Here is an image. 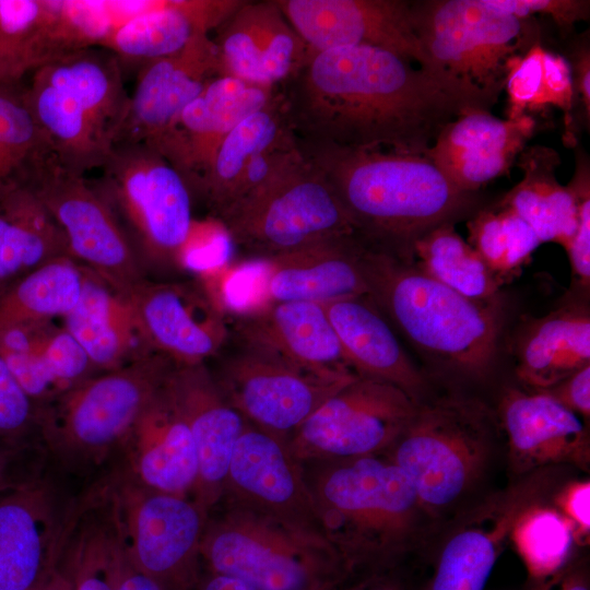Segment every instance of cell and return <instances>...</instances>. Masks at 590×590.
<instances>
[{
	"mask_svg": "<svg viewBox=\"0 0 590 590\" xmlns=\"http://www.w3.org/2000/svg\"><path fill=\"white\" fill-rule=\"evenodd\" d=\"M295 137L363 151L426 154L440 130L492 96L369 46L311 52L280 86Z\"/></svg>",
	"mask_w": 590,
	"mask_h": 590,
	"instance_id": "obj_1",
	"label": "cell"
},
{
	"mask_svg": "<svg viewBox=\"0 0 590 590\" xmlns=\"http://www.w3.org/2000/svg\"><path fill=\"white\" fill-rule=\"evenodd\" d=\"M296 138V137H295ZM299 151L327 177L369 245L410 259L413 243L475 203L426 154L363 151L296 138Z\"/></svg>",
	"mask_w": 590,
	"mask_h": 590,
	"instance_id": "obj_2",
	"label": "cell"
},
{
	"mask_svg": "<svg viewBox=\"0 0 590 590\" xmlns=\"http://www.w3.org/2000/svg\"><path fill=\"white\" fill-rule=\"evenodd\" d=\"M310 462L304 474L321 532L354 575L394 569L430 518L409 476L384 453Z\"/></svg>",
	"mask_w": 590,
	"mask_h": 590,
	"instance_id": "obj_3",
	"label": "cell"
},
{
	"mask_svg": "<svg viewBox=\"0 0 590 590\" xmlns=\"http://www.w3.org/2000/svg\"><path fill=\"white\" fill-rule=\"evenodd\" d=\"M363 268L368 296L418 350L470 377L489 371L504 320L499 296L469 298L369 244Z\"/></svg>",
	"mask_w": 590,
	"mask_h": 590,
	"instance_id": "obj_4",
	"label": "cell"
},
{
	"mask_svg": "<svg viewBox=\"0 0 590 590\" xmlns=\"http://www.w3.org/2000/svg\"><path fill=\"white\" fill-rule=\"evenodd\" d=\"M220 502L200 543L206 573L255 590H335L356 577L319 530L231 498Z\"/></svg>",
	"mask_w": 590,
	"mask_h": 590,
	"instance_id": "obj_5",
	"label": "cell"
},
{
	"mask_svg": "<svg viewBox=\"0 0 590 590\" xmlns=\"http://www.w3.org/2000/svg\"><path fill=\"white\" fill-rule=\"evenodd\" d=\"M176 364L161 353L97 373L38 408V440L64 471L84 474L116 456Z\"/></svg>",
	"mask_w": 590,
	"mask_h": 590,
	"instance_id": "obj_6",
	"label": "cell"
},
{
	"mask_svg": "<svg viewBox=\"0 0 590 590\" xmlns=\"http://www.w3.org/2000/svg\"><path fill=\"white\" fill-rule=\"evenodd\" d=\"M92 180L146 274L184 268L193 235L192 194L182 176L145 143L116 144Z\"/></svg>",
	"mask_w": 590,
	"mask_h": 590,
	"instance_id": "obj_7",
	"label": "cell"
},
{
	"mask_svg": "<svg viewBox=\"0 0 590 590\" xmlns=\"http://www.w3.org/2000/svg\"><path fill=\"white\" fill-rule=\"evenodd\" d=\"M216 221L241 252L264 261L329 237L356 233L324 174L298 146Z\"/></svg>",
	"mask_w": 590,
	"mask_h": 590,
	"instance_id": "obj_8",
	"label": "cell"
},
{
	"mask_svg": "<svg viewBox=\"0 0 590 590\" xmlns=\"http://www.w3.org/2000/svg\"><path fill=\"white\" fill-rule=\"evenodd\" d=\"M494 417L481 401L446 397L417 404L384 455L413 483L432 517L459 502L479 481L494 447Z\"/></svg>",
	"mask_w": 590,
	"mask_h": 590,
	"instance_id": "obj_9",
	"label": "cell"
},
{
	"mask_svg": "<svg viewBox=\"0 0 590 590\" xmlns=\"http://www.w3.org/2000/svg\"><path fill=\"white\" fill-rule=\"evenodd\" d=\"M212 361L208 367L229 404L249 424L287 440L328 398L358 376L307 370L233 332Z\"/></svg>",
	"mask_w": 590,
	"mask_h": 590,
	"instance_id": "obj_10",
	"label": "cell"
},
{
	"mask_svg": "<svg viewBox=\"0 0 590 590\" xmlns=\"http://www.w3.org/2000/svg\"><path fill=\"white\" fill-rule=\"evenodd\" d=\"M411 13L435 70L498 99L510 61L523 54L529 19L496 10L485 0L411 2Z\"/></svg>",
	"mask_w": 590,
	"mask_h": 590,
	"instance_id": "obj_11",
	"label": "cell"
},
{
	"mask_svg": "<svg viewBox=\"0 0 590 590\" xmlns=\"http://www.w3.org/2000/svg\"><path fill=\"white\" fill-rule=\"evenodd\" d=\"M106 476L128 562L167 590H194L209 511L192 497L150 489L115 468Z\"/></svg>",
	"mask_w": 590,
	"mask_h": 590,
	"instance_id": "obj_12",
	"label": "cell"
},
{
	"mask_svg": "<svg viewBox=\"0 0 590 590\" xmlns=\"http://www.w3.org/2000/svg\"><path fill=\"white\" fill-rule=\"evenodd\" d=\"M417 404L400 387L358 375L328 398L288 445L302 462L381 455L409 425Z\"/></svg>",
	"mask_w": 590,
	"mask_h": 590,
	"instance_id": "obj_13",
	"label": "cell"
},
{
	"mask_svg": "<svg viewBox=\"0 0 590 590\" xmlns=\"http://www.w3.org/2000/svg\"><path fill=\"white\" fill-rule=\"evenodd\" d=\"M31 188L62 229L72 259L126 296L149 279L114 212L85 175L55 160Z\"/></svg>",
	"mask_w": 590,
	"mask_h": 590,
	"instance_id": "obj_14",
	"label": "cell"
},
{
	"mask_svg": "<svg viewBox=\"0 0 590 590\" xmlns=\"http://www.w3.org/2000/svg\"><path fill=\"white\" fill-rule=\"evenodd\" d=\"M128 297L152 349L176 365L208 363L229 338L226 305L200 279H148Z\"/></svg>",
	"mask_w": 590,
	"mask_h": 590,
	"instance_id": "obj_15",
	"label": "cell"
},
{
	"mask_svg": "<svg viewBox=\"0 0 590 590\" xmlns=\"http://www.w3.org/2000/svg\"><path fill=\"white\" fill-rule=\"evenodd\" d=\"M275 1L311 52L341 47L369 46L394 52L424 68L437 71L432 66L415 32L411 2L401 0Z\"/></svg>",
	"mask_w": 590,
	"mask_h": 590,
	"instance_id": "obj_16",
	"label": "cell"
},
{
	"mask_svg": "<svg viewBox=\"0 0 590 590\" xmlns=\"http://www.w3.org/2000/svg\"><path fill=\"white\" fill-rule=\"evenodd\" d=\"M547 482L531 474L465 514L442 543L423 590H484L516 523L541 503Z\"/></svg>",
	"mask_w": 590,
	"mask_h": 590,
	"instance_id": "obj_17",
	"label": "cell"
},
{
	"mask_svg": "<svg viewBox=\"0 0 590 590\" xmlns=\"http://www.w3.org/2000/svg\"><path fill=\"white\" fill-rule=\"evenodd\" d=\"M279 90L235 76H215L152 148L182 176L193 194L224 138L270 103Z\"/></svg>",
	"mask_w": 590,
	"mask_h": 590,
	"instance_id": "obj_18",
	"label": "cell"
},
{
	"mask_svg": "<svg viewBox=\"0 0 590 590\" xmlns=\"http://www.w3.org/2000/svg\"><path fill=\"white\" fill-rule=\"evenodd\" d=\"M222 497L321 532L303 463L288 440L249 423L234 447Z\"/></svg>",
	"mask_w": 590,
	"mask_h": 590,
	"instance_id": "obj_19",
	"label": "cell"
},
{
	"mask_svg": "<svg viewBox=\"0 0 590 590\" xmlns=\"http://www.w3.org/2000/svg\"><path fill=\"white\" fill-rule=\"evenodd\" d=\"M214 31L220 75L280 87L311 54L275 0H244Z\"/></svg>",
	"mask_w": 590,
	"mask_h": 590,
	"instance_id": "obj_20",
	"label": "cell"
},
{
	"mask_svg": "<svg viewBox=\"0 0 590 590\" xmlns=\"http://www.w3.org/2000/svg\"><path fill=\"white\" fill-rule=\"evenodd\" d=\"M68 506L42 476L0 492V590L40 588L57 563Z\"/></svg>",
	"mask_w": 590,
	"mask_h": 590,
	"instance_id": "obj_21",
	"label": "cell"
},
{
	"mask_svg": "<svg viewBox=\"0 0 590 590\" xmlns=\"http://www.w3.org/2000/svg\"><path fill=\"white\" fill-rule=\"evenodd\" d=\"M169 377L123 439L115 469L150 489L191 497L199 477L198 453Z\"/></svg>",
	"mask_w": 590,
	"mask_h": 590,
	"instance_id": "obj_22",
	"label": "cell"
},
{
	"mask_svg": "<svg viewBox=\"0 0 590 590\" xmlns=\"http://www.w3.org/2000/svg\"><path fill=\"white\" fill-rule=\"evenodd\" d=\"M219 75L216 51L209 34L196 36L172 56L141 66L116 144H156L182 109Z\"/></svg>",
	"mask_w": 590,
	"mask_h": 590,
	"instance_id": "obj_23",
	"label": "cell"
},
{
	"mask_svg": "<svg viewBox=\"0 0 590 590\" xmlns=\"http://www.w3.org/2000/svg\"><path fill=\"white\" fill-rule=\"evenodd\" d=\"M535 128L532 116L502 119L483 108L447 123L426 155L458 190L475 193L508 173Z\"/></svg>",
	"mask_w": 590,
	"mask_h": 590,
	"instance_id": "obj_24",
	"label": "cell"
},
{
	"mask_svg": "<svg viewBox=\"0 0 590 590\" xmlns=\"http://www.w3.org/2000/svg\"><path fill=\"white\" fill-rule=\"evenodd\" d=\"M169 386L198 453L199 477L191 497L210 511L223 496L234 447L248 422L222 394L206 363L176 365Z\"/></svg>",
	"mask_w": 590,
	"mask_h": 590,
	"instance_id": "obj_25",
	"label": "cell"
},
{
	"mask_svg": "<svg viewBox=\"0 0 590 590\" xmlns=\"http://www.w3.org/2000/svg\"><path fill=\"white\" fill-rule=\"evenodd\" d=\"M367 243L356 233L329 237L267 262V303L334 300L368 296L363 268Z\"/></svg>",
	"mask_w": 590,
	"mask_h": 590,
	"instance_id": "obj_26",
	"label": "cell"
},
{
	"mask_svg": "<svg viewBox=\"0 0 590 590\" xmlns=\"http://www.w3.org/2000/svg\"><path fill=\"white\" fill-rule=\"evenodd\" d=\"M499 414L516 473L559 463L586 468L589 434L579 416L542 390L505 392Z\"/></svg>",
	"mask_w": 590,
	"mask_h": 590,
	"instance_id": "obj_27",
	"label": "cell"
},
{
	"mask_svg": "<svg viewBox=\"0 0 590 590\" xmlns=\"http://www.w3.org/2000/svg\"><path fill=\"white\" fill-rule=\"evenodd\" d=\"M231 332L261 343L295 365L326 375H357L349 364L322 305L266 303L238 314Z\"/></svg>",
	"mask_w": 590,
	"mask_h": 590,
	"instance_id": "obj_28",
	"label": "cell"
},
{
	"mask_svg": "<svg viewBox=\"0 0 590 590\" xmlns=\"http://www.w3.org/2000/svg\"><path fill=\"white\" fill-rule=\"evenodd\" d=\"M0 356L37 409L98 373L54 320L0 328Z\"/></svg>",
	"mask_w": 590,
	"mask_h": 590,
	"instance_id": "obj_29",
	"label": "cell"
},
{
	"mask_svg": "<svg viewBox=\"0 0 590 590\" xmlns=\"http://www.w3.org/2000/svg\"><path fill=\"white\" fill-rule=\"evenodd\" d=\"M76 306L62 326L84 350L98 373L113 370L151 354L150 345L128 296L85 268Z\"/></svg>",
	"mask_w": 590,
	"mask_h": 590,
	"instance_id": "obj_30",
	"label": "cell"
},
{
	"mask_svg": "<svg viewBox=\"0 0 590 590\" xmlns=\"http://www.w3.org/2000/svg\"><path fill=\"white\" fill-rule=\"evenodd\" d=\"M244 0L152 1L122 21L101 47L123 62L143 66L181 50L200 34L214 31Z\"/></svg>",
	"mask_w": 590,
	"mask_h": 590,
	"instance_id": "obj_31",
	"label": "cell"
},
{
	"mask_svg": "<svg viewBox=\"0 0 590 590\" xmlns=\"http://www.w3.org/2000/svg\"><path fill=\"white\" fill-rule=\"evenodd\" d=\"M322 306L357 375L393 384L418 401L423 377L369 296L339 299Z\"/></svg>",
	"mask_w": 590,
	"mask_h": 590,
	"instance_id": "obj_32",
	"label": "cell"
},
{
	"mask_svg": "<svg viewBox=\"0 0 590 590\" xmlns=\"http://www.w3.org/2000/svg\"><path fill=\"white\" fill-rule=\"evenodd\" d=\"M33 73L71 95L115 146L130 95L123 85L121 62L114 52L99 46L78 49Z\"/></svg>",
	"mask_w": 590,
	"mask_h": 590,
	"instance_id": "obj_33",
	"label": "cell"
},
{
	"mask_svg": "<svg viewBox=\"0 0 590 590\" xmlns=\"http://www.w3.org/2000/svg\"><path fill=\"white\" fill-rule=\"evenodd\" d=\"M517 376L546 389L590 365V317L585 307L565 306L533 319L517 343Z\"/></svg>",
	"mask_w": 590,
	"mask_h": 590,
	"instance_id": "obj_34",
	"label": "cell"
},
{
	"mask_svg": "<svg viewBox=\"0 0 590 590\" xmlns=\"http://www.w3.org/2000/svg\"><path fill=\"white\" fill-rule=\"evenodd\" d=\"M294 135L280 88L270 103L240 121L224 138L192 197H200L216 220L235 201L251 162Z\"/></svg>",
	"mask_w": 590,
	"mask_h": 590,
	"instance_id": "obj_35",
	"label": "cell"
},
{
	"mask_svg": "<svg viewBox=\"0 0 590 590\" xmlns=\"http://www.w3.org/2000/svg\"><path fill=\"white\" fill-rule=\"evenodd\" d=\"M522 179L502 199L534 231L542 243H556L567 249L578 223L577 202L569 186L555 176L557 153L546 146L523 150L518 157Z\"/></svg>",
	"mask_w": 590,
	"mask_h": 590,
	"instance_id": "obj_36",
	"label": "cell"
},
{
	"mask_svg": "<svg viewBox=\"0 0 590 590\" xmlns=\"http://www.w3.org/2000/svg\"><path fill=\"white\" fill-rule=\"evenodd\" d=\"M72 50L60 1L0 0V86Z\"/></svg>",
	"mask_w": 590,
	"mask_h": 590,
	"instance_id": "obj_37",
	"label": "cell"
},
{
	"mask_svg": "<svg viewBox=\"0 0 590 590\" xmlns=\"http://www.w3.org/2000/svg\"><path fill=\"white\" fill-rule=\"evenodd\" d=\"M24 97L63 167L85 175L103 166L114 146L71 95L33 73Z\"/></svg>",
	"mask_w": 590,
	"mask_h": 590,
	"instance_id": "obj_38",
	"label": "cell"
},
{
	"mask_svg": "<svg viewBox=\"0 0 590 590\" xmlns=\"http://www.w3.org/2000/svg\"><path fill=\"white\" fill-rule=\"evenodd\" d=\"M61 257L66 236L31 187L0 198V288Z\"/></svg>",
	"mask_w": 590,
	"mask_h": 590,
	"instance_id": "obj_39",
	"label": "cell"
},
{
	"mask_svg": "<svg viewBox=\"0 0 590 590\" xmlns=\"http://www.w3.org/2000/svg\"><path fill=\"white\" fill-rule=\"evenodd\" d=\"M86 270L71 257L51 260L0 288V328L63 318L79 303Z\"/></svg>",
	"mask_w": 590,
	"mask_h": 590,
	"instance_id": "obj_40",
	"label": "cell"
},
{
	"mask_svg": "<svg viewBox=\"0 0 590 590\" xmlns=\"http://www.w3.org/2000/svg\"><path fill=\"white\" fill-rule=\"evenodd\" d=\"M55 160L50 143L27 107L24 91L17 85L0 86V198L32 187Z\"/></svg>",
	"mask_w": 590,
	"mask_h": 590,
	"instance_id": "obj_41",
	"label": "cell"
},
{
	"mask_svg": "<svg viewBox=\"0 0 590 590\" xmlns=\"http://www.w3.org/2000/svg\"><path fill=\"white\" fill-rule=\"evenodd\" d=\"M416 266L436 281L473 299L499 296L502 281L476 250L456 232L453 223L435 226L412 245Z\"/></svg>",
	"mask_w": 590,
	"mask_h": 590,
	"instance_id": "obj_42",
	"label": "cell"
},
{
	"mask_svg": "<svg viewBox=\"0 0 590 590\" xmlns=\"http://www.w3.org/2000/svg\"><path fill=\"white\" fill-rule=\"evenodd\" d=\"M469 244L504 284L531 258L541 241L531 226L509 208L497 204L468 222Z\"/></svg>",
	"mask_w": 590,
	"mask_h": 590,
	"instance_id": "obj_43",
	"label": "cell"
},
{
	"mask_svg": "<svg viewBox=\"0 0 590 590\" xmlns=\"http://www.w3.org/2000/svg\"><path fill=\"white\" fill-rule=\"evenodd\" d=\"M575 536L574 526L563 514L540 503L522 515L510 534L529 579L543 578L568 563Z\"/></svg>",
	"mask_w": 590,
	"mask_h": 590,
	"instance_id": "obj_44",
	"label": "cell"
},
{
	"mask_svg": "<svg viewBox=\"0 0 590 590\" xmlns=\"http://www.w3.org/2000/svg\"><path fill=\"white\" fill-rule=\"evenodd\" d=\"M38 409L0 356V446L43 451L38 440Z\"/></svg>",
	"mask_w": 590,
	"mask_h": 590,
	"instance_id": "obj_45",
	"label": "cell"
},
{
	"mask_svg": "<svg viewBox=\"0 0 590 590\" xmlns=\"http://www.w3.org/2000/svg\"><path fill=\"white\" fill-rule=\"evenodd\" d=\"M543 51L541 45L533 43L526 52L510 61L505 83L508 95V119L519 118L526 115L527 110L544 108Z\"/></svg>",
	"mask_w": 590,
	"mask_h": 590,
	"instance_id": "obj_46",
	"label": "cell"
},
{
	"mask_svg": "<svg viewBox=\"0 0 590 590\" xmlns=\"http://www.w3.org/2000/svg\"><path fill=\"white\" fill-rule=\"evenodd\" d=\"M576 198L578 223L566 251L574 275L583 287L590 283V186L589 172L578 167L568 185Z\"/></svg>",
	"mask_w": 590,
	"mask_h": 590,
	"instance_id": "obj_47",
	"label": "cell"
},
{
	"mask_svg": "<svg viewBox=\"0 0 590 590\" xmlns=\"http://www.w3.org/2000/svg\"><path fill=\"white\" fill-rule=\"evenodd\" d=\"M492 8L530 19L533 14L551 17L559 26H570L589 16V1L579 0H485Z\"/></svg>",
	"mask_w": 590,
	"mask_h": 590,
	"instance_id": "obj_48",
	"label": "cell"
},
{
	"mask_svg": "<svg viewBox=\"0 0 590 590\" xmlns=\"http://www.w3.org/2000/svg\"><path fill=\"white\" fill-rule=\"evenodd\" d=\"M543 68V106H555L565 113L566 122L574 103L571 66L560 55L544 49Z\"/></svg>",
	"mask_w": 590,
	"mask_h": 590,
	"instance_id": "obj_49",
	"label": "cell"
},
{
	"mask_svg": "<svg viewBox=\"0 0 590 590\" xmlns=\"http://www.w3.org/2000/svg\"><path fill=\"white\" fill-rule=\"evenodd\" d=\"M542 391L578 416L588 420L590 415V365Z\"/></svg>",
	"mask_w": 590,
	"mask_h": 590,
	"instance_id": "obj_50",
	"label": "cell"
},
{
	"mask_svg": "<svg viewBox=\"0 0 590 590\" xmlns=\"http://www.w3.org/2000/svg\"><path fill=\"white\" fill-rule=\"evenodd\" d=\"M34 453L0 446V492L16 488L39 476L32 465Z\"/></svg>",
	"mask_w": 590,
	"mask_h": 590,
	"instance_id": "obj_51",
	"label": "cell"
},
{
	"mask_svg": "<svg viewBox=\"0 0 590 590\" xmlns=\"http://www.w3.org/2000/svg\"><path fill=\"white\" fill-rule=\"evenodd\" d=\"M524 590H590L589 569L583 560H569L551 575L529 579Z\"/></svg>",
	"mask_w": 590,
	"mask_h": 590,
	"instance_id": "obj_52",
	"label": "cell"
},
{
	"mask_svg": "<svg viewBox=\"0 0 590 590\" xmlns=\"http://www.w3.org/2000/svg\"><path fill=\"white\" fill-rule=\"evenodd\" d=\"M590 483L589 481L578 482L569 485L563 491L558 498L562 514L571 522L575 535L586 536L589 534L590 516Z\"/></svg>",
	"mask_w": 590,
	"mask_h": 590,
	"instance_id": "obj_53",
	"label": "cell"
},
{
	"mask_svg": "<svg viewBox=\"0 0 590 590\" xmlns=\"http://www.w3.org/2000/svg\"><path fill=\"white\" fill-rule=\"evenodd\" d=\"M335 590H411L393 569L355 577Z\"/></svg>",
	"mask_w": 590,
	"mask_h": 590,
	"instance_id": "obj_54",
	"label": "cell"
},
{
	"mask_svg": "<svg viewBox=\"0 0 590 590\" xmlns=\"http://www.w3.org/2000/svg\"><path fill=\"white\" fill-rule=\"evenodd\" d=\"M574 61V71L571 69L574 92L577 91L581 98L587 119L590 118V56L589 49L585 47L576 52Z\"/></svg>",
	"mask_w": 590,
	"mask_h": 590,
	"instance_id": "obj_55",
	"label": "cell"
},
{
	"mask_svg": "<svg viewBox=\"0 0 590 590\" xmlns=\"http://www.w3.org/2000/svg\"><path fill=\"white\" fill-rule=\"evenodd\" d=\"M114 590H167L160 581L134 568L127 559L122 564Z\"/></svg>",
	"mask_w": 590,
	"mask_h": 590,
	"instance_id": "obj_56",
	"label": "cell"
},
{
	"mask_svg": "<svg viewBox=\"0 0 590 590\" xmlns=\"http://www.w3.org/2000/svg\"><path fill=\"white\" fill-rule=\"evenodd\" d=\"M194 590H255L234 577L206 573L199 579Z\"/></svg>",
	"mask_w": 590,
	"mask_h": 590,
	"instance_id": "obj_57",
	"label": "cell"
},
{
	"mask_svg": "<svg viewBox=\"0 0 590 590\" xmlns=\"http://www.w3.org/2000/svg\"><path fill=\"white\" fill-rule=\"evenodd\" d=\"M38 590H74L68 571L57 562Z\"/></svg>",
	"mask_w": 590,
	"mask_h": 590,
	"instance_id": "obj_58",
	"label": "cell"
}]
</instances>
